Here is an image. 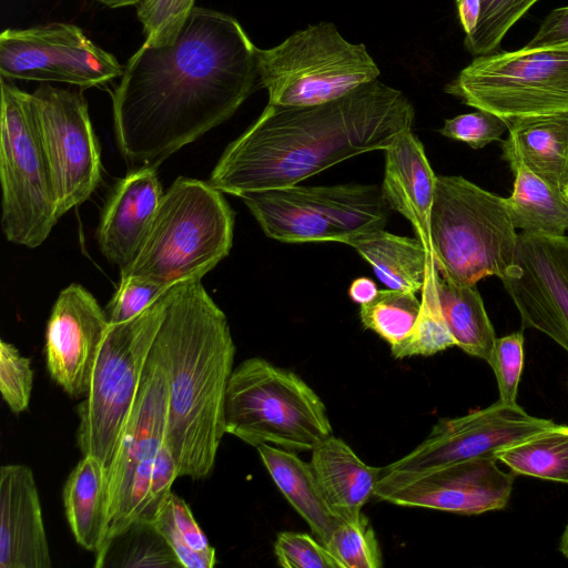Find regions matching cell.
I'll return each instance as SVG.
<instances>
[{
    "label": "cell",
    "mask_w": 568,
    "mask_h": 568,
    "mask_svg": "<svg viewBox=\"0 0 568 568\" xmlns=\"http://www.w3.org/2000/svg\"><path fill=\"white\" fill-rule=\"evenodd\" d=\"M257 49L235 18L199 7L172 44L144 42L112 93L124 159L158 168L229 120L261 88Z\"/></svg>",
    "instance_id": "6da1fadb"
},
{
    "label": "cell",
    "mask_w": 568,
    "mask_h": 568,
    "mask_svg": "<svg viewBox=\"0 0 568 568\" xmlns=\"http://www.w3.org/2000/svg\"><path fill=\"white\" fill-rule=\"evenodd\" d=\"M414 119L407 97L379 80L318 105L267 103L226 146L209 183L236 196L292 186L353 156L387 149L413 130Z\"/></svg>",
    "instance_id": "7a4b0ae2"
},
{
    "label": "cell",
    "mask_w": 568,
    "mask_h": 568,
    "mask_svg": "<svg viewBox=\"0 0 568 568\" xmlns=\"http://www.w3.org/2000/svg\"><path fill=\"white\" fill-rule=\"evenodd\" d=\"M154 347L168 374V443L179 477L204 479L226 434L225 394L236 347L226 315L200 278L170 287Z\"/></svg>",
    "instance_id": "3957f363"
},
{
    "label": "cell",
    "mask_w": 568,
    "mask_h": 568,
    "mask_svg": "<svg viewBox=\"0 0 568 568\" xmlns=\"http://www.w3.org/2000/svg\"><path fill=\"white\" fill-rule=\"evenodd\" d=\"M234 220L222 192L209 181L178 178L162 194L148 235L121 278L164 287L201 280L229 255Z\"/></svg>",
    "instance_id": "277c9868"
},
{
    "label": "cell",
    "mask_w": 568,
    "mask_h": 568,
    "mask_svg": "<svg viewBox=\"0 0 568 568\" xmlns=\"http://www.w3.org/2000/svg\"><path fill=\"white\" fill-rule=\"evenodd\" d=\"M429 233L437 270L452 283L500 278L514 262L518 234L505 199L460 175H437Z\"/></svg>",
    "instance_id": "5b68a950"
},
{
    "label": "cell",
    "mask_w": 568,
    "mask_h": 568,
    "mask_svg": "<svg viewBox=\"0 0 568 568\" xmlns=\"http://www.w3.org/2000/svg\"><path fill=\"white\" fill-rule=\"evenodd\" d=\"M225 432L248 445L312 450L332 435L326 407L294 372L261 357L240 363L229 379Z\"/></svg>",
    "instance_id": "8992f818"
},
{
    "label": "cell",
    "mask_w": 568,
    "mask_h": 568,
    "mask_svg": "<svg viewBox=\"0 0 568 568\" xmlns=\"http://www.w3.org/2000/svg\"><path fill=\"white\" fill-rule=\"evenodd\" d=\"M0 120L1 226L6 239L34 248L60 219L32 93L2 78Z\"/></svg>",
    "instance_id": "52a82bcc"
},
{
    "label": "cell",
    "mask_w": 568,
    "mask_h": 568,
    "mask_svg": "<svg viewBox=\"0 0 568 568\" xmlns=\"http://www.w3.org/2000/svg\"><path fill=\"white\" fill-rule=\"evenodd\" d=\"M169 290L138 316L109 324L89 390L78 406V446L82 456L97 458L106 473L164 318Z\"/></svg>",
    "instance_id": "ba28073f"
},
{
    "label": "cell",
    "mask_w": 568,
    "mask_h": 568,
    "mask_svg": "<svg viewBox=\"0 0 568 568\" xmlns=\"http://www.w3.org/2000/svg\"><path fill=\"white\" fill-rule=\"evenodd\" d=\"M257 69L268 103L281 106L335 101L381 74L364 43L348 42L326 21L296 31L271 49H257Z\"/></svg>",
    "instance_id": "9c48e42d"
},
{
    "label": "cell",
    "mask_w": 568,
    "mask_h": 568,
    "mask_svg": "<svg viewBox=\"0 0 568 568\" xmlns=\"http://www.w3.org/2000/svg\"><path fill=\"white\" fill-rule=\"evenodd\" d=\"M264 234L284 243L347 242L384 229L389 206L375 184L292 185L239 195Z\"/></svg>",
    "instance_id": "30bf717a"
},
{
    "label": "cell",
    "mask_w": 568,
    "mask_h": 568,
    "mask_svg": "<svg viewBox=\"0 0 568 568\" xmlns=\"http://www.w3.org/2000/svg\"><path fill=\"white\" fill-rule=\"evenodd\" d=\"M444 90L505 121L568 111V42L476 57Z\"/></svg>",
    "instance_id": "8fae6325"
},
{
    "label": "cell",
    "mask_w": 568,
    "mask_h": 568,
    "mask_svg": "<svg viewBox=\"0 0 568 568\" xmlns=\"http://www.w3.org/2000/svg\"><path fill=\"white\" fill-rule=\"evenodd\" d=\"M168 374L153 344L115 458L106 473L110 528L104 551L94 565L98 568L113 538L134 523H149L151 475L168 440Z\"/></svg>",
    "instance_id": "7c38bea8"
},
{
    "label": "cell",
    "mask_w": 568,
    "mask_h": 568,
    "mask_svg": "<svg viewBox=\"0 0 568 568\" xmlns=\"http://www.w3.org/2000/svg\"><path fill=\"white\" fill-rule=\"evenodd\" d=\"M124 67L71 23L53 22L0 34L2 78L98 87L123 74Z\"/></svg>",
    "instance_id": "4fadbf2b"
},
{
    "label": "cell",
    "mask_w": 568,
    "mask_h": 568,
    "mask_svg": "<svg viewBox=\"0 0 568 568\" xmlns=\"http://www.w3.org/2000/svg\"><path fill=\"white\" fill-rule=\"evenodd\" d=\"M32 94L61 217L100 184V144L81 92L42 83Z\"/></svg>",
    "instance_id": "5bb4252c"
},
{
    "label": "cell",
    "mask_w": 568,
    "mask_h": 568,
    "mask_svg": "<svg viewBox=\"0 0 568 568\" xmlns=\"http://www.w3.org/2000/svg\"><path fill=\"white\" fill-rule=\"evenodd\" d=\"M514 473L503 471L496 458H476L423 471H383L373 497L405 507L478 515L504 509Z\"/></svg>",
    "instance_id": "9a60e30c"
},
{
    "label": "cell",
    "mask_w": 568,
    "mask_h": 568,
    "mask_svg": "<svg viewBox=\"0 0 568 568\" xmlns=\"http://www.w3.org/2000/svg\"><path fill=\"white\" fill-rule=\"evenodd\" d=\"M554 424L551 419L529 415L517 403L498 399L467 415L439 419L417 447L382 469L423 471L469 459L496 458L500 449Z\"/></svg>",
    "instance_id": "2e32d148"
},
{
    "label": "cell",
    "mask_w": 568,
    "mask_h": 568,
    "mask_svg": "<svg viewBox=\"0 0 568 568\" xmlns=\"http://www.w3.org/2000/svg\"><path fill=\"white\" fill-rule=\"evenodd\" d=\"M500 280L523 325L568 352V236L520 232L514 262Z\"/></svg>",
    "instance_id": "e0dca14e"
},
{
    "label": "cell",
    "mask_w": 568,
    "mask_h": 568,
    "mask_svg": "<svg viewBox=\"0 0 568 568\" xmlns=\"http://www.w3.org/2000/svg\"><path fill=\"white\" fill-rule=\"evenodd\" d=\"M94 296L82 285L63 288L50 314L44 354L52 381L70 397H84L109 327Z\"/></svg>",
    "instance_id": "ac0fdd59"
},
{
    "label": "cell",
    "mask_w": 568,
    "mask_h": 568,
    "mask_svg": "<svg viewBox=\"0 0 568 568\" xmlns=\"http://www.w3.org/2000/svg\"><path fill=\"white\" fill-rule=\"evenodd\" d=\"M34 475L23 464L0 468V568H51Z\"/></svg>",
    "instance_id": "d6986e66"
},
{
    "label": "cell",
    "mask_w": 568,
    "mask_h": 568,
    "mask_svg": "<svg viewBox=\"0 0 568 568\" xmlns=\"http://www.w3.org/2000/svg\"><path fill=\"white\" fill-rule=\"evenodd\" d=\"M162 186L156 168H134L113 186L97 233L103 256L120 272L138 255L154 219Z\"/></svg>",
    "instance_id": "ffe728a7"
},
{
    "label": "cell",
    "mask_w": 568,
    "mask_h": 568,
    "mask_svg": "<svg viewBox=\"0 0 568 568\" xmlns=\"http://www.w3.org/2000/svg\"><path fill=\"white\" fill-rule=\"evenodd\" d=\"M385 151L381 185L390 210L407 219L428 253L433 255L429 216L436 179L425 149L413 130L399 134Z\"/></svg>",
    "instance_id": "44dd1931"
},
{
    "label": "cell",
    "mask_w": 568,
    "mask_h": 568,
    "mask_svg": "<svg viewBox=\"0 0 568 568\" xmlns=\"http://www.w3.org/2000/svg\"><path fill=\"white\" fill-rule=\"evenodd\" d=\"M503 159L519 161L549 185L568 183V111L506 120Z\"/></svg>",
    "instance_id": "7402d4cb"
},
{
    "label": "cell",
    "mask_w": 568,
    "mask_h": 568,
    "mask_svg": "<svg viewBox=\"0 0 568 568\" xmlns=\"http://www.w3.org/2000/svg\"><path fill=\"white\" fill-rule=\"evenodd\" d=\"M310 464L333 513L342 521L357 519L373 497L382 468L365 464L344 440L333 435L312 449Z\"/></svg>",
    "instance_id": "603a6c76"
},
{
    "label": "cell",
    "mask_w": 568,
    "mask_h": 568,
    "mask_svg": "<svg viewBox=\"0 0 568 568\" xmlns=\"http://www.w3.org/2000/svg\"><path fill=\"white\" fill-rule=\"evenodd\" d=\"M62 498L77 544L93 552L97 564L110 528L106 471L97 458L82 456L65 480Z\"/></svg>",
    "instance_id": "cb8c5ba5"
},
{
    "label": "cell",
    "mask_w": 568,
    "mask_h": 568,
    "mask_svg": "<svg viewBox=\"0 0 568 568\" xmlns=\"http://www.w3.org/2000/svg\"><path fill=\"white\" fill-rule=\"evenodd\" d=\"M256 449L286 500L325 545L342 520L327 504L311 464L288 449L270 444H261Z\"/></svg>",
    "instance_id": "d4e9b609"
},
{
    "label": "cell",
    "mask_w": 568,
    "mask_h": 568,
    "mask_svg": "<svg viewBox=\"0 0 568 568\" xmlns=\"http://www.w3.org/2000/svg\"><path fill=\"white\" fill-rule=\"evenodd\" d=\"M347 245L373 267L375 275L392 290L420 292L428 266L435 262L418 237L374 230L351 239Z\"/></svg>",
    "instance_id": "484cf974"
},
{
    "label": "cell",
    "mask_w": 568,
    "mask_h": 568,
    "mask_svg": "<svg viewBox=\"0 0 568 568\" xmlns=\"http://www.w3.org/2000/svg\"><path fill=\"white\" fill-rule=\"evenodd\" d=\"M515 175L513 192L505 203L515 229L546 236L568 231V197L535 174L523 162L509 163Z\"/></svg>",
    "instance_id": "4316f807"
},
{
    "label": "cell",
    "mask_w": 568,
    "mask_h": 568,
    "mask_svg": "<svg viewBox=\"0 0 568 568\" xmlns=\"http://www.w3.org/2000/svg\"><path fill=\"white\" fill-rule=\"evenodd\" d=\"M437 291L456 346L489 363L497 337L476 284H455L438 276Z\"/></svg>",
    "instance_id": "83f0119b"
},
{
    "label": "cell",
    "mask_w": 568,
    "mask_h": 568,
    "mask_svg": "<svg viewBox=\"0 0 568 568\" xmlns=\"http://www.w3.org/2000/svg\"><path fill=\"white\" fill-rule=\"evenodd\" d=\"M496 458L514 474L568 484V426L554 424L500 449Z\"/></svg>",
    "instance_id": "f1b7e54d"
},
{
    "label": "cell",
    "mask_w": 568,
    "mask_h": 568,
    "mask_svg": "<svg viewBox=\"0 0 568 568\" xmlns=\"http://www.w3.org/2000/svg\"><path fill=\"white\" fill-rule=\"evenodd\" d=\"M181 567L213 568L216 554L196 523L189 505L172 491L160 504L152 521Z\"/></svg>",
    "instance_id": "f546056e"
},
{
    "label": "cell",
    "mask_w": 568,
    "mask_h": 568,
    "mask_svg": "<svg viewBox=\"0 0 568 568\" xmlns=\"http://www.w3.org/2000/svg\"><path fill=\"white\" fill-rule=\"evenodd\" d=\"M438 270L430 263L420 291V310L410 334L399 344L390 346L395 358L429 356L452 346L455 341L445 322L437 291Z\"/></svg>",
    "instance_id": "4dcf8cb0"
},
{
    "label": "cell",
    "mask_w": 568,
    "mask_h": 568,
    "mask_svg": "<svg viewBox=\"0 0 568 568\" xmlns=\"http://www.w3.org/2000/svg\"><path fill=\"white\" fill-rule=\"evenodd\" d=\"M419 310L415 293L383 288L371 302L361 305L359 317L365 328L394 346L410 334Z\"/></svg>",
    "instance_id": "1f68e13d"
},
{
    "label": "cell",
    "mask_w": 568,
    "mask_h": 568,
    "mask_svg": "<svg viewBox=\"0 0 568 568\" xmlns=\"http://www.w3.org/2000/svg\"><path fill=\"white\" fill-rule=\"evenodd\" d=\"M480 16L475 32L464 39L475 57L493 53L509 29L539 0H480Z\"/></svg>",
    "instance_id": "d6a6232c"
},
{
    "label": "cell",
    "mask_w": 568,
    "mask_h": 568,
    "mask_svg": "<svg viewBox=\"0 0 568 568\" xmlns=\"http://www.w3.org/2000/svg\"><path fill=\"white\" fill-rule=\"evenodd\" d=\"M343 568H381V548L369 520L342 521L325 544Z\"/></svg>",
    "instance_id": "836d02e7"
},
{
    "label": "cell",
    "mask_w": 568,
    "mask_h": 568,
    "mask_svg": "<svg viewBox=\"0 0 568 568\" xmlns=\"http://www.w3.org/2000/svg\"><path fill=\"white\" fill-rule=\"evenodd\" d=\"M194 3L195 0H140L135 8L144 42L154 47L172 44L195 8Z\"/></svg>",
    "instance_id": "e575fe53"
},
{
    "label": "cell",
    "mask_w": 568,
    "mask_h": 568,
    "mask_svg": "<svg viewBox=\"0 0 568 568\" xmlns=\"http://www.w3.org/2000/svg\"><path fill=\"white\" fill-rule=\"evenodd\" d=\"M33 387V371L30 359L6 341L0 343V392L2 399L13 414L29 408Z\"/></svg>",
    "instance_id": "d590c367"
},
{
    "label": "cell",
    "mask_w": 568,
    "mask_h": 568,
    "mask_svg": "<svg viewBox=\"0 0 568 568\" xmlns=\"http://www.w3.org/2000/svg\"><path fill=\"white\" fill-rule=\"evenodd\" d=\"M274 554L284 568H343L324 544L303 532L277 534Z\"/></svg>",
    "instance_id": "8d00e7d4"
},
{
    "label": "cell",
    "mask_w": 568,
    "mask_h": 568,
    "mask_svg": "<svg viewBox=\"0 0 568 568\" xmlns=\"http://www.w3.org/2000/svg\"><path fill=\"white\" fill-rule=\"evenodd\" d=\"M524 335L521 331L497 337L489 365L494 371L499 400L515 404L524 368Z\"/></svg>",
    "instance_id": "74e56055"
},
{
    "label": "cell",
    "mask_w": 568,
    "mask_h": 568,
    "mask_svg": "<svg viewBox=\"0 0 568 568\" xmlns=\"http://www.w3.org/2000/svg\"><path fill=\"white\" fill-rule=\"evenodd\" d=\"M507 130L504 119L483 110L446 119L439 133L448 139L467 143L471 149H483L500 140Z\"/></svg>",
    "instance_id": "f35d334b"
},
{
    "label": "cell",
    "mask_w": 568,
    "mask_h": 568,
    "mask_svg": "<svg viewBox=\"0 0 568 568\" xmlns=\"http://www.w3.org/2000/svg\"><path fill=\"white\" fill-rule=\"evenodd\" d=\"M169 288L134 278H121L105 308L109 323L118 324L138 316Z\"/></svg>",
    "instance_id": "ab89813d"
},
{
    "label": "cell",
    "mask_w": 568,
    "mask_h": 568,
    "mask_svg": "<svg viewBox=\"0 0 568 568\" xmlns=\"http://www.w3.org/2000/svg\"><path fill=\"white\" fill-rule=\"evenodd\" d=\"M178 477V465L166 440L162 445L152 469L148 509L149 523L152 521L160 504L171 493V487Z\"/></svg>",
    "instance_id": "60d3db41"
},
{
    "label": "cell",
    "mask_w": 568,
    "mask_h": 568,
    "mask_svg": "<svg viewBox=\"0 0 568 568\" xmlns=\"http://www.w3.org/2000/svg\"><path fill=\"white\" fill-rule=\"evenodd\" d=\"M568 42V6L551 10L526 48H540Z\"/></svg>",
    "instance_id": "b9f144b4"
},
{
    "label": "cell",
    "mask_w": 568,
    "mask_h": 568,
    "mask_svg": "<svg viewBox=\"0 0 568 568\" xmlns=\"http://www.w3.org/2000/svg\"><path fill=\"white\" fill-rule=\"evenodd\" d=\"M458 19L465 33V38L471 36L478 24L480 16V0H455Z\"/></svg>",
    "instance_id": "7bdbcfd3"
},
{
    "label": "cell",
    "mask_w": 568,
    "mask_h": 568,
    "mask_svg": "<svg viewBox=\"0 0 568 568\" xmlns=\"http://www.w3.org/2000/svg\"><path fill=\"white\" fill-rule=\"evenodd\" d=\"M377 293L375 282L364 276L355 278L348 288L349 297L359 305L371 302Z\"/></svg>",
    "instance_id": "ee69618b"
},
{
    "label": "cell",
    "mask_w": 568,
    "mask_h": 568,
    "mask_svg": "<svg viewBox=\"0 0 568 568\" xmlns=\"http://www.w3.org/2000/svg\"><path fill=\"white\" fill-rule=\"evenodd\" d=\"M109 8H122L135 6L140 0H98Z\"/></svg>",
    "instance_id": "f6af8a7d"
},
{
    "label": "cell",
    "mask_w": 568,
    "mask_h": 568,
    "mask_svg": "<svg viewBox=\"0 0 568 568\" xmlns=\"http://www.w3.org/2000/svg\"><path fill=\"white\" fill-rule=\"evenodd\" d=\"M559 551L568 560V523L564 529V532L559 541Z\"/></svg>",
    "instance_id": "bcb514c9"
},
{
    "label": "cell",
    "mask_w": 568,
    "mask_h": 568,
    "mask_svg": "<svg viewBox=\"0 0 568 568\" xmlns=\"http://www.w3.org/2000/svg\"><path fill=\"white\" fill-rule=\"evenodd\" d=\"M564 193H565V194H566V196L568 197V183H567V185H566V187H565V190H564Z\"/></svg>",
    "instance_id": "7dc6e473"
}]
</instances>
